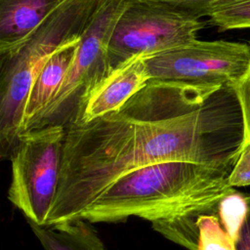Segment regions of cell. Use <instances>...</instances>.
Listing matches in <instances>:
<instances>
[{
	"label": "cell",
	"mask_w": 250,
	"mask_h": 250,
	"mask_svg": "<svg viewBox=\"0 0 250 250\" xmlns=\"http://www.w3.org/2000/svg\"><path fill=\"white\" fill-rule=\"evenodd\" d=\"M27 223L44 250H105L91 223L85 220L56 226Z\"/></svg>",
	"instance_id": "11"
},
{
	"label": "cell",
	"mask_w": 250,
	"mask_h": 250,
	"mask_svg": "<svg viewBox=\"0 0 250 250\" xmlns=\"http://www.w3.org/2000/svg\"><path fill=\"white\" fill-rule=\"evenodd\" d=\"M244 143L233 86L150 80L118 110L65 129L46 226L79 220L114 181L145 166L189 161L232 169Z\"/></svg>",
	"instance_id": "1"
},
{
	"label": "cell",
	"mask_w": 250,
	"mask_h": 250,
	"mask_svg": "<svg viewBox=\"0 0 250 250\" xmlns=\"http://www.w3.org/2000/svg\"><path fill=\"white\" fill-rule=\"evenodd\" d=\"M176 8L197 19L207 17L208 12L215 6L238 0H154Z\"/></svg>",
	"instance_id": "15"
},
{
	"label": "cell",
	"mask_w": 250,
	"mask_h": 250,
	"mask_svg": "<svg viewBox=\"0 0 250 250\" xmlns=\"http://www.w3.org/2000/svg\"><path fill=\"white\" fill-rule=\"evenodd\" d=\"M78 43L72 42L59 49L38 73L24 104L22 133L30 129L60 90L74 60Z\"/></svg>",
	"instance_id": "10"
},
{
	"label": "cell",
	"mask_w": 250,
	"mask_h": 250,
	"mask_svg": "<svg viewBox=\"0 0 250 250\" xmlns=\"http://www.w3.org/2000/svg\"><path fill=\"white\" fill-rule=\"evenodd\" d=\"M229 184L231 188L250 186V141H245L229 176Z\"/></svg>",
	"instance_id": "16"
},
{
	"label": "cell",
	"mask_w": 250,
	"mask_h": 250,
	"mask_svg": "<svg viewBox=\"0 0 250 250\" xmlns=\"http://www.w3.org/2000/svg\"><path fill=\"white\" fill-rule=\"evenodd\" d=\"M238 98L245 131V141H250V70L233 86Z\"/></svg>",
	"instance_id": "17"
},
{
	"label": "cell",
	"mask_w": 250,
	"mask_h": 250,
	"mask_svg": "<svg viewBox=\"0 0 250 250\" xmlns=\"http://www.w3.org/2000/svg\"><path fill=\"white\" fill-rule=\"evenodd\" d=\"M205 22L167 4L134 0L121 15L108 46L111 71L135 56L150 57L197 40Z\"/></svg>",
	"instance_id": "6"
},
{
	"label": "cell",
	"mask_w": 250,
	"mask_h": 250,
	"mask_svg": "<svg viewBox=\"0 0 250 250\" xmlns=\"http://www.w3.org/2000/svg\"><path fill=\"white\" fill-rule=\"evenodd\" d=\"M231 170L189 161L145 166L114 181L79 220L116 223L139 217L155 228L204 214L218 216L221 199L233 189L229 184Z\"/></svg>",
	"instance_id": "2"
},
{
	"label": "cell",
	"mask_w": 250,
	"mask_h": 250,
	"mask_svg": "<svg viewBox=\"0 0 250 250\" xmlns=\"http://www.w3.org/2000/svg\"><path fill=\"white\" fill-rule=\"evenodd\" d=\"M196 250H236L235 242L215 214H204L196 221Z\"/></svg>",
	"instance_id": "12"
},
{
	"label": "cell",
	"mask_w": 250,
	"mask_h": 250,
	"mask_svg": "<svg viewBox=\"0 0 250 250\" xmlns=\"http://www.w3.org/2000/svg\"><path fill=\"white\" fill-rule=\"evenodd\" d=\"M64 0H0V56L21 46Z\"/></svg>",
	"instance_id": "9"
},
{
	"label": "cell",
	"mask_w": 250,
	"mask_h": 250,
	"mask_svg": "<svg viewBox=\"0 0 250 250\" xmlns=\"http://www.w3.org/2000/svg\"><path fill=\"white\" fill-rule=\"evenodd\" d=\"M247 214L235 239L236 250H250V194L246 195Z\"/></svg>",
	"instance_id": "18"
},
{
	"label": "cell",
	"mask_w": 250,
	"mask_h": 250,
	"mask_svg": "<svg viewBox=\"0 0 250 250\" xmlns=\"http://www.w3.org/2000/svg\"><path fill=\"white\" fill-rule=\"evenodd\" d=\"M134 0H101L78 43L67 74L48 106L30 130L76 125L92 92L111 72L108 46L121 15Z\"/></svg>",
	"instance_id": "4"
},
{
	"label": "cell",
	"mask_w": 250,
	"mask_h": 250,
	"mask_svg": "<svg viewBox=\"0 0 250 250\" xmlns=\"http://www.w3.org/2000/svg\"><path fill=\"white\" fill-rule=\"evenodd\" d=\"M101 0H64L14 52L0 56V155L10 156L22 134L23 108L38 73L62 47L80 41Z\"/></svg>",
	"instance_id": "3"
},
{
	"label": "cell",
	"mask_w": 250,
	"mask_h": 250,
	"mask_svg": "<svg viewBox=\"0 0 250 250\" xmlns=\"http://www.w3.org/2000/svg\"><path fill=\"white\" fill-rule=\"evenodd\" d=\"M207 17L209 23L220 30L250 28V0H238L213 7Z\"/></svg>",
	"instance_id": "13"
},
{
	"label": "cell",
	"mask_w": 250,
	"mask_h": 250,
	"mask_svg": "<svg viewBox=\"0 0 250 250\" xmlns=\"http://www.w3.org/2000/svg\"><path fill=\"white\" fill-rule=\"evenodd\" d=\"M151 80L234 86L250 70V45L199 41L146 58Z\"/></svg>",
	"instance_id": "7"
},
{
	"label": "cell",
	"mask_w": 250,
	"mask_h": 250,
	"mask_svg": "<svg viewBox=\"0 0 250 250\" xmlns=\"http://www.w3.org/2000/svg\"><path fill=\"white\" fill-rule=\"evenodd\" d=\"M247 214L246 195L234 188L226 194L218 206V218L222 227L235 241Z\"/></svg>",
	"instance_id": "14"
},
{
	"label": "cell",
	"mask_w": 250,
	"mask_h": 250,
	"mask_svg": "<svg viewBox=\"0 0 250 250\" xmlns=\"http://www.w3.org/2000/svg\"><path fill=\"white\" fill-rule=\"evenodd\" d=\"M146 58V56L132 57L114 68L92 92L77 124L88 123L118 110L143 89L151 80Z\"/></svg>",
	"instance_id": "8"
},
{
	"label": "cell",
	"mask_w": 250,
	"mask_h": 250,
	"mask_svg": "<svg viewBox=\"0 0 250 250\" xmlns=\"http://www.w3.org/2000/svg\"><path fill=\"white\" fill-rule=\"evenodd\" d=\"M64 138L65 128L59 125L26 131L10 156L8 199L27 222L46 226L60 186Z\"/></svg>",
	"instance_id": "5"
}]
</instances>
